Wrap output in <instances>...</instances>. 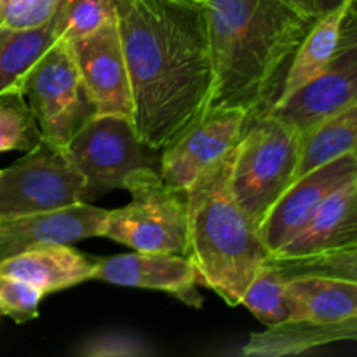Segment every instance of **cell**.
Here are the masks:
<instances>
[{"label":"cell","instance_id":"4316f807","mask_svg":"<svg viewBox=\"0 0 357 357\" xmlns=\"http://www.w3.org/2000/svg\"><path fill=\"white\" fill-rule=\"evenodd\" d=\"M61 0H0V26L33 30L54 17Z\"/></svg>","mask_w":357,"mask_h":357},{"label":"cell","instance_id":"30bf717a","mask_svg":"<svg viewBox=\"0 0 357 357\" xmlns=\"http://www.w3.org/2000/svg\"><path fill=\"white\" fill-rule=\"evenodd\" d=\"M246 124L243 108L206 110L164 149L159 174L167 185L187 192L209 166L237 145Z\"/></svg>","mask_w":357,"mask_h":357},{"label":"cell","instance_id":"603a6c76","mask_svg":"<svg viewBox=\"0 0 357 357\" xmlns=\"http://www.w3.org/2000/svg\"><path fill=\"white\" fill-rule=\"evenodd\" d=\"M40 142V128L21 87L0 93V153L28 152Z\"/></svg>","mask_w":357,"mask_h":357},{"label":"cell","instance_id":"e0dca14e","mask_svg":"<svg viewBox=\"0 0 357 357\" xmlns=\"http://www.w3.org/2000/svg\"><path fill=\"white\" fill-rule=\"evenodd\" d=\"M337 342H357V314L337 323H307L288 321L267 326L260 333H251L243 354L250 357L298 356Z\"/></svg>","mask_w":357,"mask_h":357},{"label":"cell","instance_id":"6da1fadb","mask_svg":"<svg viewBox=\"0 0 357 357\" xmlns=\"http://www.w3.org/2000/svg\"><path fill=\"white\" fill-rule=\"evenodd\" d=\"M131 82L132 124L162 150L206 110L213 58L204 0H115Z\"/></svg>","mask_w":357,"mask_h":357},{"label":"cell","instance_id":"277c9868","mask_svg":"<svg viewBox=\"0 0 357 357\" xmlns=\"http://www.w3.org/2000/svg\"><path fill=\"white\" fill-rule=\"evenodd\" d=\"M302 132L272 115L248 122L236 145L229 188L260 230L268 211L295 181Z\"/></svg>","mask_w":357,"mask_h":357},{"label":"cell","instance_id":"5b68a950","mask_svg":"<svg viewBox=\"0 0 357 357\" xmlns=\"http://www.w3.org/2000/svg\"><path fill=\"white\" fill-rule=\"evenodd\" d=\"M131 202L108 211L101 237L150 253L187 255V192L173 188L150 166L124 180Z\"/></svg>","mask_w":357,"mask_h":357},{"label":"cell","instance_id":"8992f818","mask_svg":"<svg viewBox=\"0 0 357 357\" xmlns=\"http://www.w3.org/2000/svg\"><path fill=\"white\" fill-rule=\"evenodd\" d=\"M86 195V180L65 146L44 138L0 171V220L87 202Z\"/></svg>","mask_w":357,"mask_h":357},{"label":"cell","instance_id":"ffe728a7","mask_svg":"<svg viewBox=\"0 0 357 357\" xmlns=\"http://www.w3.org/2000/svg\"><path fill=\"white\" fill-rule=\"evenodd\" d=\"M352 152H357V101L302 132L300 164L295 180Z\"/></svg>","mask_w":357,"mask_h":357},{"label":"cell","instance_id":"d6986e66","mask_svg":"<svg viewBox=\"0 0 357 357\" xmlns=\"http://www.w3.org/2000/svg\"><path fill=\"white\" fill-rule=\"evenodd\" d=\"M352 2L354 0H347L340 7L316 20V23L312 24L300 47L296 49L293 59L289 61L288 72H286L281 89L274 101L282 100L298 91L326 66L333 52L337 51L342 24H344Z\"/></svg>","mask_w":357,"mask_h":357},{"label":"cell","instance_id":"83f0119b","mask_svg":"<svg viewBox=\"0 0 357 357\" xmlns=\"http://www.w3.org/2000/svg\"><path fill=\"white\" fill-rule=\"evenodd\" d=\"M87 357H136L149 356L152 349L146 342L128 333H101L79 349Z\"/></svg>","mask_w":357,"mask_h":357},{"label":"cell","instance_id":"4fadbf2b","mask_svg":"<svg viewBox=\"0 0 357 357\" xmlns=\"http://www.w3.org/2000/svg\"><path fill=\"white\" fill-rule=\"evenodd\" d=\"M93 279L124 288L167 293L194 309H201L204 302L197 289V271L185 255L135 251L98 258Z\"/></svg>","mask_w":357,"mask_h":357},{"label":"cell","instance_id":"52a82bcc","mask_svg":"<svg viewBox=\"0 0 357 357\" xmlns=\"http://www.w3.org/2000/svg\"><path fill=\"white\" fill-rule=\"evenodd\" d=\"M20 87L33 110L42 138L54 145L66 146L96 114L65 40H56L31 65Z\"/></svg>","mask_w":357,"mask_h":357},{"label":"cell","instance_id":"f1b7e54d","mask_svg":"<svg viewBox=\"0 0 357 357\" xmlns=\"http://www.w3.org/2000/svg\"><path fill=\"white\" fill-rule=\"evenodd\" d=\"M286 2L291 3L293 7H296L300 13L309 16L310 20H319L321 16L331 13L347 0H286Z\"/></svg>","mask_w":357,"mask_h":357},{"label":"cell","instance_id":"9a60e30c","mask_svg":"<svg viewBox=\"0 0 357 357\" xmlns=\"http://www.w3.org/2000/svg\"><path fill=\"white\" fill-rule=\"evenodd\" d=\"M357 248V178L335 192L272 258H300Z\"/></svg>","mask_w":357,"mask_h":357},{"label":"cell","instance_id":"484cf974","mask_svg":"<svg viewBox=\"0 0 357 357\" xmlns=\"http://www.w3.org/2000/svg\"><path fill=\"white\" fill-rule=\"evenodd\" d=\"M44 293L33 284L0 272V312L14 323L23 324L38 317Z\"/></svg>","mask_w":357,"mask_h":357},{"label":"cell","instance_id":"ba28073f","mask_svg":"<svg viewBox=\"0 0 357 357\" xmlns=\"http://www.w3.org/2000/svg\"><path fill=\"white\" fill-rule=\"evenodd\" d=\"M66 153L86 180V201L124 188L131 171L149 166L146 146L136 135L131 117L94 114L66 143Z\"/></svg>","mask_w":357,"mask_h":357},{"label":"cell","instance_id":"44dd1931","mask_svg":"<svg viewBox=\"0 0 357 357\" xmlns=\"http://www.w3.org/2000/svg\"><path fill=\"white\" fill-rule=\"evenodd\" d=\"M54 42V17L33 30L0 26V93L20 86L24 73Z\"/></svg>","mask_w":357,"mask_h":357},{"label":"cell","instance_id":"7402d4cb","mask_svg":"<svg viewBox=\"0 0 357 357\" xmlns=\"http://www.w3.org/2000/svg\"><path fill=\"white\" fill-rule=\"evenodd\" d=\"M241 305L246 307L265 326L291 321V303L286 293V278L267 261L241 298Z\"/></svg>","mask_w":357,"mask_h":357},{"label":"cell","instance_id":"ac0fdd59","mask_svg":"<svg viewBox=\"0 0 357 357\" xmlns=\"http://www.w3.org/2000/svg\"><path fill=\"white\" fill-rule=\"evenodd\" d=\"M291 321L337 323L357 314V282L323 275L286 279Z\"/></svg>","mask_w":357,"mask_h":357},{"label":"cell","instance_id":"d4e9b609","mask_svg":"<svg viewBox=\"0 0 357 357\" xmlns=\"http://www.w3.org/2000/svg\"><path fill=\"white\" fill-rule=\"evenodd\" d=\"M286 279L296 275H323V278L342 279L357 282V248L330 251L300 258H268Z\"/></svg>","mask_w":357,"mask_h":357},{"label":"cell","instance_id":"cb8c5ba5","mask_svg":"<svg viewBox=\"0 0 357 357\" xmlns=\"http://www.w3.org/2000/svg\"><path fill=\"white\" fill-rule=\"evenodd\" d=\"M117 17L115 0H61L54 14L56 40L66 44Z\"/></svg>","mask_w":357,"mask_h":357},{"label":"cell","instance_id":"2e32d148","mask_svg":"<svg viewBox=\"0 0 357 357\" xmlns=\"http://www.w3.org/2000/svg\"><path fill=\"white\" fill-rule=\"evenodd\" d=\"M96 261L98 258L80 253L68 244H58L6 258L0 264V272L30 282L47 295L93 279Z\"/></svg>","mask_w":357,"mask_h":357},{"label":"cell","instance_id":"8fae6325","mask_svg":"<svg viewBox=\"0 0 357 357\" xmlns=\"http://www.w3.org/2000/svg\"><path fill=\"white\" fill-rule=\"evenodd\" d=\"M356 178L357 152L337 157L296 178L260 227V234L271 253L274 255L289 243L335 192Z\"/></svg>","mask_w":357,"mask_h":357},{"label":"cell","instance_id":"7a4b0ae2","mask_svg":"<svg viewBox=\"0 0 357 357\" xmlns=\"http://www.w3.org/2000/svg\"><path fill=\"white\" fill-rule=\"evenodd\" d=\"M204 6L215 72L206 110L243 108L248 122L255 121L278 98L316 20L286 0H204Z\"/></svg>","mask_w":357,"mask_h":357},{"label":"cell","instance_id":"9c48e42d","mask_svg":"<svg viewBox=\"0 0 357 357\" xmlns=\"http://www.w3.org/2000/svg\"><path fill=\"white\" fill-rule=\"evenodd\" d=\"M357 101V0L342 24L340 40L330 61L310 82L289 96L274 101L265 115H272L309 131L330 115Z\"/></svg>","mask_w":357,"mask_h":357},{"label":"cell","instance_id":"5bb4252c","mask_svg":"<svg viewBox=\"0 0 357 357\" xmlns=\"http://www.w3.org/2000/svg\"><path fill=\"white\" fill-rule=\"evenodd\" d=\"M107 215L108 209L79 202L52 211L0 220V264L35 248L73 244L101 236Z\"/></svg>","mask_w":357,"mask_h":357},{"label":"cell","instance_id":"3957f363","mask_svg":"<svg viewBox=\"0 0 357 357\" xmlns=\"http://www.w3.org/2000/svg\"><path fill=\"white\" fill-rule=\"evenodd\" d=\"M236 146L187 188L188 246L199 284L229 307L241 305L257 272L272 257L260 230L229 188Z\"/></svg>","mask_w":357,"mask_h":357},{"label":"cell","instance_id":"7c38bea8","mask_svg":"<svg viewBox=\"0 0 357 357\" xmlns=\"http://www.w3.org/2000/svg\"><path fill=\"white\" fill-rule=\"evenodd\" d=\"M68 45L96 114L131 117V82L117 17Z\"/></svg>","mask_w":357,"mask_h":357}]
</instances>
